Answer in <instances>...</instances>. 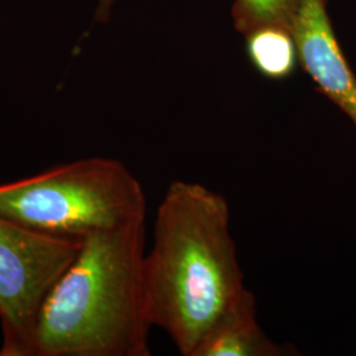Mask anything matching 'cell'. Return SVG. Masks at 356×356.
Here are the masks:
<instances>
[{
    "label": "cell",
    "mask_w": 356,
    "mask_h": 356,
    "mask_svg": "<svg viewBox=\"0 0 356 356\" xmlns=\"http://www.w3.org/2000/svg\"><path fill=\"white\" fill-rule=\"evenodd\" d=\"M245 291L225 195L198 182H172L144 257L151 325L165 331L181 355L194 356L206 331Z\"/></svg>",
    "instance_id": "cell-1"
},
{
    "label": "cell",
    "mask_w": 356,
    "mask_h": 356,
    "mask_svg": "<svg viewBox=\"0 0 356 356\" xmlns=\"http://www.w3.org/2000/svg\"><path fill=\"white\" fill-rule=\"evenodd\" d=\"M145 222L92 234L41 306L31 356H149Z\"/></svg>",
    "instance_id": "cell-2"
},
{
    "label": "cell",
    "mask_w": 356,
    "mask_h": 356,
    "mask_svg": "<svg viewBox=\"0 0 356 356\" xmlns=\"http://www.w3.org/2000/svg\"><path fill=\"white\" fill-rule=\"evenodd\" d=\"M256 298L248 289L206 331L194 356H285L296 354L260 327Z\"/></svg>",
    "instance_id": "cell-6"
},
{
    "label": "cell",
    "mask_w": 356,
    "mask_h": 356,
    "mask_svg": "<svg viewBox=\"0 0 356 356\" xmlns=\"http://www.w3.org/2000/svg\"><path fill=\"white\" fill-rule=\"evenodd\" d=\"M244 38L251 64L259 74L268 79H286L300 66L292 29L280 26H260Z\"/></svg>",
    "instance_id": "cell-7"
},
{
    "label": "cell",
    "mask_w": 356,
    "mask_h": 356,
    "mask_svg": "<svg viewBox=\"0 0 356 356\" xmlns=\"http://www.w3.org/2000/svg\"><path fill=\"white\" fill-rule=\"evenodd\" d=\"M81 243L0 214V356H31L41 306Z\"/></svg>",
    "instance_id": "cell-4"
},
{
    "label": "cell",
    "mask_w": 356,
    "mask_h": 356,
    "mask_svg": "<svg viewBox=\"0 0 356 356\" xmlns=\"http://www.w3.org/2000/svg\"><path fill=\"white\" fill-rule=\"evenodd\" d=\"M301 0H234L232 20L238 32L247 35L256 28L280 26L292 29Z\"/></svg>",
    "instance_id": "cell-8"
},
{
    "label": "cell",
    "mask_w": 356,
    "mask_h": 356,
    "mask_svg": "<svg viewBox=\"0 0 356 356\" xmlns=\"http://www.w3.org/2000/svg\"><path fill=\"white\" fill-rule=\"evenodd\" d=\"M115 0H98V6L95 10V19L98 22H106L111 13Z\"/></svg>",
    "instance_id": "cell-9"
},
{
    "label": "cell",
    "mask_w": 356,
    "mask_h": 356,
    "mask_svg": "<svg viewBox=\"0 0 356 356\" xmlns=\"http://www.w3.org/2000/svg\"><path fill=\"white\" fill-rule=\"evenodd\" d=\"M329 0H301L292 32L300 66L316 88L348 116L356 127V76L335 36Z\"/></svg>",
    "instance_id": "cell-5"
},
{
    "label": "cell",
    "mask_w": 356,
    "mask_h": 356,
    "mask_svg": "<svg viewBox=\"0 0 356 356\" xmlns=\"http://www.w3.org/2000/svg\"><path fill=\"white\" fill-rule=\"evenodd\" d=\"M0 214L51 236L83 241L145 222L147 198L124 164L89 157L0 184Z\"/></svg>",
    "instance_id": "cell-3"
}]
</instances>
